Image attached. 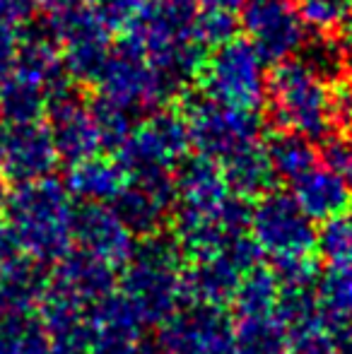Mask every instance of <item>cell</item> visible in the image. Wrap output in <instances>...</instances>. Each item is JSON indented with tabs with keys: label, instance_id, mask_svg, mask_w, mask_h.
Wrapping results in <instances>:
<instances>
[{
	"label": "cell",
	"instance_id": "cell-1",
	"mask_svg": "<svg viewBox=\"0 0 352 354\" xmlns=\"http://www.w3.org/2000/svg\"><path fill=\"white\" fill-rule=\"evenodd\" d=\"M268 106L280 131L324 140L333 128V89L309 61L285 58L268 75Z\"/></svg>",
	"mask_w": 352,
	"mask_h": 354
},
{
	"label": "cell",
	"instance_id": "cell-2",
	"mask_svg": "<svg viewBox=\"0 0 352 354\" xmlns=\"http://www.w3.org/2000/svg\"><path fill=\"white\" fill-rule=\"evenodd\" d=\"M176 239L155 236L133 256L121 297L131 304L142 326H165L186 306V270Z\"/></svg>",
	"mask_w": 352,
	"mask_h": 354
},
{
	"label": "cell",
	"instance_id": "cell-3",
	"mask_svg": "<svg viewBox=\"0 0 352 354\" xmlns=\"http://www.w3.org/2000/svg\"><path fill=\"white\" fill-rule=\"evenodd\" d=\"M266 58L251 39H232L203 61L196 80L207 99L259 111L268 99Z\"/></svg>",
	"mask_w": 352,
	"mask_h": 354
},
{
	"label": "cell",
	"instance_id": "cell-4",
	"mask_svg": "<svg viewBox=\"0 0 352 354\" xmlns=\"http://www.w3.org/2000/svg\"><path fill=\"white\" fill-rule=\"evenodd\" d=\"M249 236L272 266L295 258L314 256L316 236L314 219L309 217L292 193L268 191L251 207Z\"/></svg>",
	"mask_w": 352,
	"mask_h": 354
},
{
	"label": "cell",
	"instance_id": "cell-5",
	"mask_svg": "<svg viewBox=\"0 0 352 354\" xmlns=\"http://www.w3.org/2000/svg\"><path fill=\"white\" fill-rule=\"evenodd\" d=\"M183 118H186L191 145L198 154L225 164L234 154L261 145V118L256 111H244L220 104L215 99H188L183 104Z\"/></svg>",
	"mask_w": 352,
	"mask_h": 354
},
{
	"label": "cell",
	"instance_id": "cell-6",
	"mask_svg": "<svg viewBox=\"0 0 352 354\" xmlns=\"http://www.w3.org/2000/svg\"><path fill=\"white\" fill-rule=\"evenodd\" d=\"M104 102L116 104L126 111L162 109L176 92V80L152 66L131 44H121L116 53H109L102 73Z\"/></svg>",
	"mask_w": 352,
	"mask_h": 354
},
{
	"label": "cell",
	"instance_id": "cell-7",
	"mask_svg": "<svg viewBox=\"0 0 352 354\" xmlns=\"http://www.w3.org/2000/svg\"><path fill=\"white\" fill-rule=\"evenodd\" d=\"M188 147L191 136L183 113L157 109L123 142V164L131 174H176Z\"/></svg>",
	"mask_w": 352,
	"mask_h": 354
},
{
	"label": "cell",
	"instance_id": "cell-8",
	"mask_svg": "<svg viewBox=\"0 0 352 354\" xmlns=\"http://www.w3.org/2000/svg\"><path fill=\"white\" fill-rule=\"evenodd\" d=\"M165 354H237V326L220 306L186 304L162 326Z\"/></svg>",
	"mask_w": 352,
	"mask_h": 354
},
{
	"label": "cell",
	"instance_id": "cell-9",
	"mask_svg": "<svg viewBox=\"0 0 352 354\" xmlns=\"http://www.w3.org/2000/svg\"><path fill=\"white\" fill-rule=\"evenodd\" d=\"M259 253L254 239L244 236L215 256L193 261V268L186 270V304L222 308L225 304L234 301L241 277L259 266Z\"/></svg>",
	"mask_w": 352,
	"mask_h": 354
},
{
	"label": "cell",
	"instance_id": "cell-10",
	"mask_svg": "<svg viewBox=\"0 0 352 354\" xmlns=\"http://www.w3.org/2000/svg\"><path fill=\"white\" fill-rule=\"evenodd\" d=\"M241 24L268 63L285 61L304 46L306 27L295 0H249Z\"/></svg>",
	"mask_w": 352,
	"mask_h": 354
},
{
	"label": "cell",
	"instance_id": "cell-11",
	"mask_svg": "<svg viewBox=\"0 0 352 354\" xmlns=\"http://www.w3.org/2000/svg\"><path fill=\"white\" fill-rule=\"evenodd\" d=\"M174 214H212L222 210L237 196L227 183L222 164L205 154L183 159L174 174Z\"/></svg>",
	"mask_w": 352,
	"mask_h": 354
},
{
	"label": "cell",
	"instance_id": "cell-12",
	"mask_svg": "<svg viewBox=\"0 0 352 354\" xmlns=\"http://www.w3.org/2000/svg\"><path fill=\"white\" fill-rule=\"evenodd\" d=\"M82 241L94 261L104 263L106 268L128 266L138 251L136 241H133V229L126 224V219L118 212L104 210V207L89 210L85 214Z\"/></svg>",
	"mask_w": 352,
	"mask_h": 354
},
{
	"label": "cell",
	"instance_id": "cell-13",
	"mask_svg": "<svg viewBox=\"0 0 352 354\" xmlns=\"http://www.w3.org/2000/svg\"><path fill=\"white\" fill-rule=\"evenodd\" d=\"M292 188H295L292 196L314 222L338 217V214L348 212L352 205L350 181L328 167H316Z\"/></svg>",
	"mask_w": 352,
	"mask_h": 354
},
{
	"label": "cell",
	"instance_id": "cell-14",
	"mask_svg": "<svg viewBox=\"0 0 352 354\" xmlns=\"http://www.w3.org/2000/svg\"><path fill=\"white\" fill-rule=\"evenodd\" d=\"M266 154L277 181L292 183V186L319 167V154H316L314 145H311L309 138L299 136V133L277 131L268 140Z\"/></svg>",
	"mask_w": 352,
	"mask_h": 354
},
{
	"label": "cell",
	"instance_id": "cell-15",
	"mask_svg": "<svg viewBox=\"0 0 352 354\" xmlns=\"http://www.w3.org/2000/svg\"><path fill=\"white\" fill-rule=\"evenodd\" d=\"M222 169H225L232 193H237L244 201L261 198L263 193H268L270 183L275 181V174H272V167L268 162L263 142L234 154V157L222 164Z\"/></svg>",
	"mask_w": 352,
	"mask_h": 354
},
{
	"label": "cell",
	"instance_id": "cell-16",
	"mask_svg": "<svg viewBox=\"0 0 352 354\" xmlns=\"http://www.w3.org/2000/svg\"><path fill=\"white\" fill-rule=\"evenodd\" d=\"M277 297H280V282H277L275 270L266 266H254L241 277L232 304H234L237 318L268 316V313H275Z\"/></svg>",
	"mask_w": 352,
	"mask_h": 354
},
{
	"label": "cell",
	"instance_id": "cell-17",
	"mask_svg": "<svg viewBox=\"0 0 352 354\" xmlns=\"http://www.w3.org/2000/svg\"><path fill=\"white\" fill-rule=\"evenodd\" d=\"M316 292L324 321L335 330L352 328V268H331Z\"/></svg>",
	"mask_w": 352,
	"mask_h": 354
},
{
	"label": "cell",
	"instance_id": "cell-18",
	"mask_svg": "<svg viewBox=\"0 0 352 354\" xmlns=\"http://www.w3.org/2000/svg\"><path fill=\"white\" fill-rule=\"evenodd\" d=\"M128 167L118 162H104V159H94L85 164L80 171L75 174V186L80 193L94 198V201H111L118 198L128 186Z\"/></svg>",
	"mask_w": 352,
	"mask_h": 354
},
{
	"label": "cell",
	"instance_id": "cell-19",
	"mask_svg": "<svg viewBox=\"0 0 352 354\" xmlns=\"http://www.w3.org/2000/svg\"><path fill=\"white\" fill-rule=\"evenodd\" d=\"M316 253L328 268H352V214L343 212L324 222L316 236Z\"/></svg>",
	"mask_w": 352,
	"mask_h": 354
},
{
	"label": "cell",
	"instance_id": "cell-20",
	"mask_svg": "<svg viewBox=\"0 0 352 354\" xmlns=\"http://www.w3.org/2000/svg\"><path fill=\"white\" fill-rule=\"evenodd\" d=\"M304 27L314 29L319 37H331V32L348 27L352 15V0H295Z\"/></svg>",
	"mask_w": 352,
	"mask_h": 354
},
{
	"label": "cell",
	"instance_id": "cell-21",
	"mask_svg": "<svg viewBox=\"0 0 352 354\" xmlns=\"http://www.w3.org/2000/svg\"><path fill=\"white\" fill-rule=\"evenodd\" d=\"M287 354H340L338 330L324 318L287 333Z\"/></svg>",
	"mask_w": 352,
	"mask_h": 354
},
{
	"label": "cell",
	"instance_id": "cell-22",
	"mask_svg": "<svg viewBox=\"0 0 352 354\" xmlns=\"http://www.w3.org/2000/svg\"><path fill=\"white\" fill-rule=\"evenodd\" d=\"M237 29H239V22H237V15L230 10L203 8V12H198L196 22H193V34L205 51H215L227 41L237 39Z\"/></svg>",
	"mask_w": 352,
	"mask_h": 354
},
{
	"label": "cell",
	"instance_id": "cell-23",
	"mask_svg": "<svg viewBox=\"0 0 352 354\" xmlns=\"http://www.w3.org/2000/svg\"><path fill=\"white\" fill-rule=\"evenodd\" d=\"M321 159L328 169L352 181V133L326 136L321 145Z\"/></svg>",
	"mask_w": 352,
	"mask_h": 354
},
{
	"label": "cell",
	"instance_id": "cell-24",
	"mask_svg": "<svg viewBox=\"0 0 352 354\" xmlns=\"http://www.w3.org/2000/svg\"><path fill=\"white\" fill-rule=\"evenodd\" d=\"M150 0H99L97 15L106 27H131V22L145 10Z\"/></svg>",
	"mask_w": 352,
	"mask_h": 354
},
{
	"label": "cell",
	"instance_id": "cell-25",
	"mask_svg": "<svg viewBox=\"0 0 352 354\" xmlns=\"http://www.w3.org/2000/svg\"><path fill=\"white\" fill-rule=\"evenodd\" d=\"M198 3L210 10H230V12H237V10L244 8L249 0H198Z\"/></svg>",
	"mask_w": 352,
	"mask_h": 354
},
{
	"label": "cell",
	"instance_id": "cell-26",
	"mask_svg": "<svg viewBox=\"0 0 352 354\" xmlns=\"http://www.w3.org/2000/svg\"><path fill=\"white\" fill-rule=\"evenodd\" d=\"M340 337V354H352V330L345 328V330H338Z\"/></svg>",
	"mask_w": 352,
	"mask_h": 354
},
{
	"label": "cell",
	"instance_id": "cell-27",
	"mask_svg": "<svg viewBox=\"0 0 352 354\" xmlns=\"http://www.w3.org/2000/svg\"><path fill=\"white\" fill-rule=\"evenodd\" d=\"M133 354H165V352H162L160 345H147V342H142V345L138 347Z\"/></svg>",
	"mask_w": 352,
	"mask_h": 354
},
{
	"label": "cell",
	"instance_id": "cell-28",
	"mask_svg": "<svg viewBox=\"0 0 352 354\" xmlns=\"http://www.w3.org/2000/svg\"><path fill=\"white\" fill-rule=\"evenodd\" d=\"M51 3H56L58 8H71V5L80 3V0H51Z\"/></svg>",
	"mask_w": 352,
	"mask_h": 354
},
{
	"label": "cell",
	"instance_id": "cell-29",
	"mask_svg": "<svg viewBox=\"0 0 352 354\" xmlns=\"http://www.w3.org/2000/svg\"><path fill=\"white\" fill-rule=\"evenodd\" d=\"M348 71H350V84H352V53H350V58H348Z\"/></svg>",
	"mask_w": 352,
	"mask_h": 354
},
{
	"label": "cell",
	"instance_id": "cell-30",
	"mask_svg": "<svg viewBox=\"0 0 352 354\" xmlns=\"http://www.w3.org/2000/svg\"><path fill=\"white\" fill-rule=\"evenodd\" d=\"M348 32H350V37H352V15H350V22H348Z\"/></svg>",
	"mask_w": 352,
	"mask_h": 354
}]
</instances>
